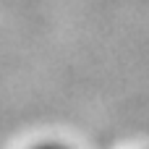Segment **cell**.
I'll return each mask as SVG.
<instances>
[{
    "instance_id": "6da1fadb",
    "label": "cell",
    "mask_w": 149,
    "mask_h": 149,
    "mask_svg": "<svg viewBox=\"0 0 149 149\" xmlns=\"http://www.w3.org/2000/svg\"><path fill=\"white\" fill-rule=\"evenodd\" d=\"M29 149H73V147L65 144V141H39V144H34Z\"/></svg>"
}]
</instances>
